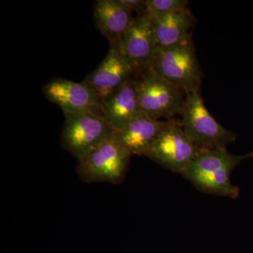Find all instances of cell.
Wrapping results in <instances>:
<instances>
[{
  "mask_svg": "<svg viewBox=\"0 0 253 253\" xmlns=\"http://www.w3.org/2000/svg\"><path fill=\"white\" fill-rule=\"evenodd\" d=\"M253 157V152L234 155L226 149L201 150L181 174L207 194L236 199L240 189L231 182V172L242 161Z\"/></svg>",
  "mask_w": 253,
  "mask_h": 253,
  "instance_id": "obj_1",
  "label": "cell"
},
{
  "mask_svg": "<svg viewBox=\"0 0 253 253\" xmlns=\"http://www.w3.org/2000/svg\"><path fill=\"white\" fill-rule=\"evenodd\" d=\"M181 126L200 149H226L236 134L219 124L205 106L200 91L186 93L180 114Z\"/></svg>",
  "mask_w": 253,
  "mask_h": 253,
  "instance_id": "obj_2",
  "label": "cell"
},
{
  "mask_svg": "<svg viewBox=\"0 0 253 253\" xmlns=\"http://www.w3.org/2000/svg\"><path fill=\"white\" fill-rule=\"evenodd\" d=\"M149 70L186 93L200 91L201 75L191 39L170 46H158Z\"/></svg>",
  "mask_w": 253,
  "mask_h": 253,
  "instance_id": "obj_3",
  "label": "cell"
},
{
  "mask_svg": "<svg viewBox=\"0 0 253 253\" xmlns=\"http://www.w3.org/2000/svg\"><path fill=\"white\" fill-rule=\"evenodd\" d=\"M131 156L113 133L78 161V175L85 183L119 184L126 176Z\"/></svg>",
  "mask_w": 253,
  "mask_h": 253,
  "instance_id": "obj_4",
  "label": "cell"
},
{
  "mask_svg": "<svg viewBox=\"0 0 253 253\" xmlns=\"http://www.w3.org/2000/svg\"><path fill=\"white\" fill-rule=\"evenodd\" d=\"M141 112L153 119L172 120L180 115L186 91L149 70L136 76Z\"/></svg>",
  "mask_w": 253,
  "mask_h": 253,
  "instance_id": "obj_5",
  "label": "cell"
},
{
  "mask_svg": "<svg viewBox=\"0 0 253 253\" xmlns=\"http://www.w3.org/2000/svg\"><path fill=\"white\" fill-rule=\"evenodd\" d=\"M113 131L101 113L86 111L65 115L61 144L79 161L112 135Z\"/></svg>",
  "mask_w": 253,
  "mask_h": 253,
  "instance_id": "obj_6",
  "label": "cell"
},
{
  "mask_svg": "<svg viewBox=\"0 0 253 253\" xmlns=\"http://www.w3.org/2000/svg\"><path fill=\"white\" fill-rule=\"evenodd\" d=\"M201 151L186 134L180 121L169 120L146 156L172 172L182 174Z\"/></svg>",
  "mask_w": 253,
  "mask_h": 253,
  "instance_id": "obj_7",
  "label": "cell"
},
{
  "mask_svg": "<svg viewBox=\"0 0 253 253\" xmlns=\"http://www.w3.org/2000/svg\"><path fill=\"white\" fill-rule=\"evenodd\" d=\"M42 91L46 99L57 105L64 115L86 111L101 113V101L84 81L77 83L56 78L43 86Z\"/></svg>",
  "mask_w": 253,
  "mask_h": 253,
  "instance_id": "obj_8",
  "label": "cell"
},
{
  "mask_svg": "<svg viewBox=\"0 0 253 253\" xmlns=\"http://www.w3.org/2000/svg\"><path fill=\"white\" fill-rule=\"evenodd\" d=\"M118 45L135 70L136 76L149 71L158 44L147 15L134 16Z\"/></svg>",
  "mask_w": 253,
  "mask_h": 253,
  "instance_id": "obj_9",
  "label": "cell"
},
{
  "mask_svg": "<svg viewBox=\"0 0 253 253\" xmlns=\"http://www.w3.org/2000/svg\"><path fill=\"white\" fill-rule=\"evenodd\" d=\"M136 76L132 65L123 55L119 46L115 44L110 45L106 57L84 81L92 88L102 102L128 80Z\"/></svg>",
  "mask_w": 253,
  "mask_h": 253,
  "instance_id": "obj_10",
  "label": "cell"
},
{
  "mask_svg": "<svg viewBox=\"0 0 253 253\" xmlns=\"http://www.w3.org/2000/svg\"><path fill=\"white\" fill-rule=\"evenodd\" d=\"M141 112L136 76L101 102V113L114 131L122 129Z\"/></svg>",
  "mask_w": 253,
  "mask_h": 253,
  "instance_id": "obj_11",
  "label": "cell"
},
{
  "mask_svg": "<svg viewBox=\"0 0 253 253\" xmlns=\"http://www.w3.org/2000/svg\"><path fill=\"white\" fill-rule=\"evenodd\" d=\"M93 16L95 26L109 41L110 45L120 44L134 18L121 0H96Z\"/></svg>",
  "mask_w": 253,
  "mask_h": 253,
  "instance_id": "obj_12",
  "label": "cell"
},
{
  "mask_svg": "<svg viewBox=\"0 0 253 253\" xmlns=\"http://www.w3.org/2000/svg\"><path fill=\"white\" fill-rule=\"evenodd\" d=\"M167 121H157L141 112L130 123L113 134L132 156H146Z\"/></svg>",
  "mask_w": 253,
  "mask_h": 253,
  "instance_id": "obj_13",
  "label": "cell"
},
{
  "mask_svg": "<svg viewBox=\"0 0 253 253\" xmlns=\"http://www.w3.org/2000/svg\"><path fill=\"white\" fill-rule=\"evenodd\" d=\"M150 20L158 46L176 45L191 39L189 32L195 18L187 8Z\"/></svg>",
  "mask_w": 253,
  "mask_h": 253,
  "instance_id": "obj_14",
  "label": "cell"
},
{
  "mask_svg": "<svg viewBox=\"0 0 253 253\" xmlns=\"http://www.w3.org/2000/svg\"><path fill=\"white\" fill-rule=\"evenodd\" d=\"M187 5L185 0H145V14L154 19L186 9Z\"/></svg>",
  "mask_w": 253,
  "mask_h": 253,
  "instance_id": "obj_15",
  "label": "cell"
},
{
  "mask_svg": "<svg viewBox=\"0 0 253 253\" xmlns=\"http://www.w3.org/2000/svg\"><path fill=\"white\" fill-rule=\"evenodd\" d=\"M131 12H136L138 15L145 14V1L143 0H121Z\"/></svg>",
  "mask_w": 253,
  "mask_h": 253,
  "instance_id": "obj_16",
  "label": "cell"
}]
</instances>
